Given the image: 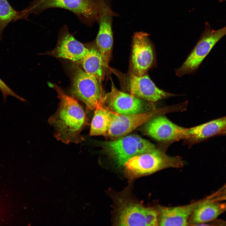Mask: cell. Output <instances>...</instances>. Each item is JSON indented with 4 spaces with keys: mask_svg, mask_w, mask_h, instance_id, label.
Segmentation results:
<instances>
[{
    "mask_svg": "<svg viewBox=\"0 0 226 226\" xmlns=\"http://www.w3.org/2000/svg\"><path fill=\"white\" fill-rule=\"evenodd\" d=\"M54 87L60 102L56 111L48 119V122L53 127L54 137L58 140L67 144L77 143L86 121L84 110L74 97L66 94L56 84Z\"/></svg>",
    "mask_w": 226,
    "mask_h": 226,
    "instance_id": "obj_1",
    "label": "cell"
},
{
    "mask_svg": "<svg viewBox=\"0 0 226 226\" xmlns=\"http://www.w3.org/2000/svg\"><path fill=\"white\" fill-rule=\"evenodd\" d=\"M56 8L71 11L82 22L91 25L98 21L109 7L104 0H34L24 11L27 17L31 13Z\"/></svg>",
    "mask_w": 226,
    "mask_h": 226,
    "instance_id": "obj_2",
    "label": "cell"
},
{
    "mask_svg": "<svg viewBox=\"0 0 226 226\" xmlns=\"http://www.w3.org/2000/svg\"><path fill=\"white\" fill-rule=\"evenodd\" d=\"M184 164L180 158L168 156L155 149L151 152L132 157L124 166L126 174L134 178L150 175L164 169L180 167Z\"/></svg>",
    "mask_w": 226,
    "mask_h": 226,
    "instance_id": "obj_3",
    "label": "cell"
},
{
    "mask_svg": "<svg viewBox=\"0 0 226 226\" xmlns=\"http://www.w3.org/2000/svg\"><path fill=\"white\" fill-rule=\"evenodd\" d=\"M180 110L177 104L133 114H122L114 111L111 123L105 136L118 138L126 136L155 117L179 112Z\"/></svg>",
    "mask_w": 226,
    "mask_h": 226,
    "instance_id": "obj_4",
    "label": "cell"
},
{
    "mask_svg": "<svg viewBox=\"0 0 226 226\" xmlns=\"http://www.w3.org/2000/svg\"><path fill=\"white\" fill-rule=\"evenodd\" d=\"M106 152L118 166H124L131 158L151 152L156 148L149 141L136 135L125 136L115 140L102 143Z\"/></svg>",
    "mask_w": 226,
    "mask_h": 226,
    "instance_id": "obj_5",
    "label": "cell"
},
{
    "mask_svg": "<svg viewBox=\"0 0 226 226\" xmlns=\"http://www.w3.org/2000/svg\"><path fill=\"white\" fill-rule=\"evenodd\" d=\"M226 35V27L215 30L206 22L196 45L181 66L175 70L176 75L181 77L195 72L214 46Z\"/></svg>",
    "mask_w": 226,
    "mask_h": 226,
    "instance_id": "obj_6",
    "label": "cell"
},
{
    "mask_svg": "<svg viewBox=\"0 0 226 226\" xmlns=\"http://www.w3.org/2000/svg\"><path fill=\"white\" fill-rule=\"evenodd\" d=\"M72 68V96L83 102L88 109H95L103 100L100 83L94 76L76 65Z\"/></svg>",
    "mask_w": 226,
    "mask_h": 226,
    "instance_id": "obj_7",
    "label": "cell"
},
{
    "mask_svg": "<svg viewBox=\"0 0 226 226\" xmlns=\"http://www.w3.org/2000/svg\"><path fill=\"white\" fill-rule=\"evenodd\" d=\"M149 35L142 31L136 32L133 35L131 62L132 74L144 75L154 64V52Z\"/></svg>",
    "mask_w": 226,
    "mask_h": 226,
    "instance_id": "obj_8",
    "label": "cell"
},
{
    "mask_svg": "<svg viewBox=\"0 0 226 226\" xmlns=\"http://www.w3.org/2000/svg\"><path fill=\"white\" fill-rule=\"evenodd\" d=\"M117 218L119 225H159L158 211L133 203L122 205L119 210Z\"/></svg>",
    "mask_w": 226,
    "mask_h": 226,
    "instance_id": "obj_9",
    "label": "cell"
},
{
    "mask_svg": "<svg viewBox=\"0 0 226 226\" xmlns=\"http://www.w3.org/2000/svg\"><path fill=\"white\" fill-rule=\"evenodd\" d=\"M145 124L144 129L146 133L158 141H171L190 138L189 128L175 124L164 115L155 117Z\"/></svg>",
    "mask_w": 226,
    "mask_h": 226,
    "instance_id": "obj_10",
    "label": "cell"
},
{
    "mask_svg": "<svg viewBox=\"0 0 226 226\" xmlns=\"http://www.w3.org/2000/svg\"><path fill=\"white\" fill-rule=\"evenodd\" d=\"M89 50L75 38L69 33L67 26L64 25L60 30L56 46L50 53L57 57L80 63Z\"/></svg>",
    "mask_w": 226,
    "mask_h": 226,
    "instance_id": "obj_11",
    "label": "cell"
},
{
    "mask_svg": "<svg viewBox=\"0 0 226 226\" xmlns=\"http://www.w3.org/2000/svg\"><path fill=\"white\" fill-rule=\"evenodd\" d=\"M103 101L111 110L122 114L143 112L144 107L142 99L119 90L113 83L110 91L103 97Z\"/></svg>",
    "mask_w": 226,
    "mask_h": 226,
    "instance_id": "obj_12",
    "label": "cell"
},
{
    "mask_svg": "<svg viewBox=\"0 0 226 226\" xmlns=\"http://www.w3.org/2000/svg\"><path fill=\"white\" fill-rule=\"evenodd\" d=\"M128 86L130 94L150 102L176 96L158 88L146 74L137 76L131 73Z\"/></svg>",
    "mask_w": 226,
    "mask_h": 226,
    "instance_id": "obj_13",
    "label": "cell"
},
{
    "mask_svg": "<svg viewBox=\"0 0 226 226\" xmlns=\"http://www.w3.org/2000/svg\"><path fill=\"white\" fill-rule=\"evenodd\" d=\"M200 202V200L183 206L159 207L158 211L159 225H188L190 218Z\"/></svg>",
    "mask_w": 226,
    "mask_h": 226,
    "instance_id": "obj_14",
    "label": "cell"
},
{
    "mask_svg": "<svg viewBox=\"0 0 226 226\" xmlns=\"http://www.w3.org/2000/svg\"><path fill=\"white\" fill-rule=\"evenodd\" d=\"M116 15L110 9L101 16L98 21L100 27L96 38V44L106 67L108 66L112 48V17Z\"/></svg>",
    "mask_w": 226,
    "mask_h": 226,
    "instance_id": "obj_15",
    "label": "cell"
},
{
    "mask_svg": "<svg viewBox=\"0 0 226 226\" xmlns=\"http://www.w3.org/2000/svg\"><path fill=\"white\" fill-rule=\"evenodd\" d=\"M226 211V202L213 201L207 197L200 200L191 215L189 224L200 225L214 220Z\"/></svg>",
    "mask_w": 226,
    "mask_h": 226,
    "instance_id": "obj_16",
    "label": "cell"
},
{
    "mask_svg": "<svg viewBox=\"0 0 226 226\" xmlns=\"http://www.w3.org/2000/svg\"><path fill=\"white\" fill-rule=\"evenodd\" d=\"M226 127V116L189 128L190 138L201 141L218 135Z\"/></svg>",
    "mask_w": 226,
    "mask_h": 226,
    "instance_id": "obj_17",
    "label": "cell"
},
{
    "mask_svg": "<svg viewBox=\"0 0 226 226\" xmlns=\"http://www.w3.org/2000/svg\"><path fill=\"white\" fill-rule=\"evenodd\" d=\"M103 100L97 106L91 122L90 136H105L111 123L114 111L103 105Z\"/></svg>",
    "mask_w": 226,
    "mask_h": 226,
    "instance_id": "obj_18",
    "label": "cell"
},
{
    "mask_svg": "<svg viewBox=\"0 0 226 226\" xmlns=\"http://www.w3.org/2000/svg\"><path fill=\"white\" fill-rule=\"evenodd\" d=\"M80 63L84 71L94 76L101 83L104 78L105 67H106L98 50L89 49Z\"/></svg>",
    "mask_w": 226,
    "mask_h": 226,
    "instance_id": "obj_19",
    "label": "cell"
},
{
    "mask_svg": "<svg viewBox=\"0 0 226 226\" xmlns=\"http://www.w3.org/2000/svg\"><path fill=\"white\" fill-rule=\"evenodd\" d=\"M23 18L22 11L14 9L7 0H0V33L13 21Z\"/></svg>",
    "mask_w": 226,
    "mask_h": 226,
    "instance_id": "obj_20",
    "label": "cell"
},
{
    "mask_svg": "<svg viewBox=\"0 0 226 226\" xmlns=\"http://www.w3.org/2000/svg\"><path fill=\"white\" fill-rule=\"evenodd\" d=\"M0 90L2 94L4 102H5L6 98L8 95L14 97L22 101H25L24 99L14 92L0 78Z\"/></svg>",
    "mask_w": 226,
    "mask_h": 226,
    "instance_id": "obj_21",
    "label": "cell"
},
{
    "mask_svg": "<svg viewBox=\"0 0 226 226\" xmlns=\"http://www.w3.org/2000/svg\"><path fill=\"white\" fill-rule=\"evenodd\" d=\"M207 197L214 201L221 202L226 200V183Z\"/></svg>",
    "mask_w": 226,
    "mask_h": 226,
    "instance_id": "obj_22",
    "label": "cell"
},
{
    "mask_svg": "<svg viewBox=\"0 0 226 226\" xmlns=\"http://www.w3.org/2000/svg\"><path fill=\"white\" fill-rule=\"evenodd\" d=\"M226 135V127L222 131L218 136H225Z\"/></svg>",
    "mask_w": 226,
    "mask_h": 226,
    "instance_id": "obj_23",
    "label": "cell"
}]
</instances>
